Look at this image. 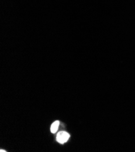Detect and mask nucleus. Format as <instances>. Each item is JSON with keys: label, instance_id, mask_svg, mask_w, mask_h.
<instances>
[{"label": "nucleus", "instance_id": "f257e3e1", "mask_svg": "<svg viewBox=\"0 0 135 152\" xmlns=\"http://www.w3.org/2000/svg\"><path fill=\"white\" fill-rule=\"evenodd\" d=\"M69 137L70 135L68 133H67L66 131H60L57 134L56 140L60 144H64L68 141Z\"/></svg>", "mask_w": 135, "mask_h": 152}, {"label": "nucleus", "instance_id": "f03ea898", "mask_svg": "<svg viewBox=\"0 0 135 152\" xmlns=\"http://www.w3.org/2000/svg\"><path fill=\"white\" fill-rule=\"evenodd\" d=\"M59 125H60V122L58 121H56L55 122H54L52 124L50 127L51 132L53 133V134H55V133L57 131L58 129Z\"/></svg>", "mask_w": 135, "mask_h": 152}, {"label": "nucleus", "instance_id": "7ed1b4c3", "mask_svg": "<svg viewBox=\"0 0 135 152\" xmlns=\"http://www.w3.org/2000/svg\"><path fill=\"white\" fill-rule=\"evenodd\" d=\"M0 151H1V152H3V151H4V150H0Z\"/></svg>", "mask_w": 135, "mask_h": 152}]
</instances>
